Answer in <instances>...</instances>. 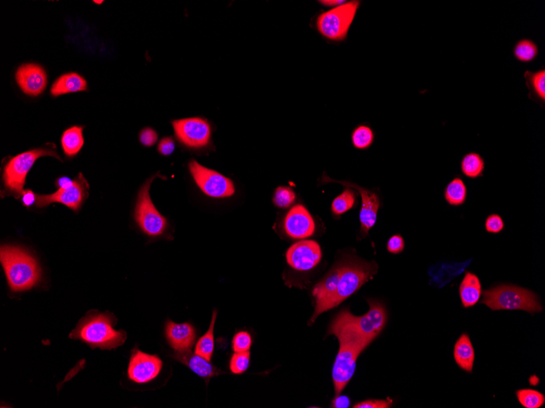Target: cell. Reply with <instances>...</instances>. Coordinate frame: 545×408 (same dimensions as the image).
<instances>
[{"mask_svg":"<svg viewBox=\"0 0 545 408\" xmlns=\"http://www.w3.org/2000/svg\"><path fill=\"white\" fill-rule=\"evenodd\" d=\"M73 183H74V181H71V178L68 177H62L60 178H58V180L56 182L57 187L61 189L68 188L72 186Z\"/></svg>","mask_w":545,"mask_h":408,"instance_id":"b9f144b4","label":"cell"},{"mask_svg":"<svg viewBox=\"0 0 545 408\" xmlns=\"http://www.w3.org/2000/svg\"><path fill=\"white\" fill-rule=\"evenodd\" d=\"M356 204L357 192L350 188H346L345 190L336 197L331 203V212L336 217H340L354 208Z\"/></svg>","mask_w":545,"mask_h":408,"instance_id":"f1b7e54d","label":"cell"},{"mask_svg":"<svg viewBox=\"0 0 545 408\" xmlns=\"http://www.w3.org/2000/svg\"><path fill=\"white\" fill-rule=\"evenodd\" d=\"M168 342L177 352L190 351L195 341V331L190 323L168 321L166 326Z\"/></svg>","mask_w":545,"mask_h":408,"instance_id":"ac0fdd59","label":"cell"},{"mask_svg":"<svg viewBox=\"0 0 545 408\" xmlns=\"http://www.w3.org/2000/svg\"><path fill=\"white\" fill-rule=\"evenodd\" d=\"M340 263V275L338 290L329 303L328 311L333 309L354 295L365 283L373 280L378 272V265L375 261L366 262L353 258Z\"/></svg>","mask_w":545,"mask_h":408,"instance_id":"5b68a950","label":"cell"},{"mask_svg":"<svg viewBox=\"0 0 545 408\" xmlns=\"http://www.w3.org/2000/svg\"><path fill=\"white\" fill-rule=\"evenodd\" d=\"M329 335L338 337L340 344L333 370L335 392L336 395H339L354 377L356 362L361 353L371 342L338 317L329 328Z\"/></svg>","mask_w":545,"mask_h":408,"instance_id":"6da1fadb","label":"cell"},{"mask_svg":"<svg viewBox=\"0 0 545 408\" xmlns=\"http://www.w3.org/2000/svg\"><path fill=\"white\" fill-rule=\"evenodd\" d=\"M405 248V241L402 236L397 234L389 239L387 242V251L393 255H399Z\"/></svg>","mask_w":545,"mask_h":408,"instance_id":"d590c367","label":"cell"},{"mask_svg":"<svg viewBox=\"0 0 545 408\" xmlns=\"http://www.w3.org/2000/svg\"><path fill=\"white\" fill-rule=\"evenodd\" d=\"M113 318L108 314H90L78 323L69 337L88 343L92 348L116 349L125 342V331H116L113 325Z\"/></svg>","mask_w":545,"mask_h":408,"instance_id":"3957f363","label":"cell"},{"mask_svg":"<svg viewBox=\"0 0 545 408\" xmlns=\"http://www.w3.org/2000/svg\"><path fill=\"white\" fill-rule=\"evenodd\" d=\"M16 80L22 92L29 96L37 97L47 87L46 71L36 64H24L16 73Z\"/></svg>","mask_w":545,"mask_h":408,"instance_id":"e0dca14e","label":"cell"},{"mask_svg":"<svg viewBox=\"0 0 545 408\" xmlns=\"http://www.w3.org/2000/svg\"><path fill=\"white\" fill-rule=\"evenodd\" d=\"M22 197V203L25 206L29 207L34 205V203H36L37 195H36L33 191L29 190V189L23 192Z\"/></svg>","mask_w":545,"mask_h":408,"instance_id":"60d3db41","label":"cell"},{"mask_svg":"<svg viewBox=\"0 0 545 408\" xmlns=\"http://www.w3.org/2000/svg\"><path fill=\"white\" fill-rule=\"evenodd\" d=\"M139 139L144 146L151 147L158 141V134L151 128H145L141 132Z\"/></svg>","mask_w":545,"mask_h":408,"instance_id":"74e56055","label":"cell"},{"mask_svg":"<svg viewBox=\"0 0 545 408\" xmlns=\"http://www.w3.org/2000/svg\"><path fill=\"white\" fill-rule=\"evenodd\" d=\"M83 130L82 127L76 126L63 133L62 146L67 156L73 157L81 150L84 143Z\"/></svg>","mask_w":545,"mask_h":408,"instance_id":"484cf974","label":"cell"},{"mask_svg":"<svg viewBox=\"0 0 545 408\" xmlns=\"http://www.w3.org/2000/svg\"><path fill=\"white\" fill-rule=\"evenodd\" d=\"M89 185L82 174L74 181L72 186L66 188H58L56 192L51 195H37L36 206L46 207L53 203H61L71 208L74 211H78L83 203L88 196Z\"/></svg>","mask_w":545,"mask_h":408,"instance_id":"7c38bea8","label":"cell"},{"mask_svg":"<svg viewBox=\"0 0 545 408\" xmlns=\"http://www.w3.org/2000/svg\"><path fill=\"white\" fill-rule=\"evenodd\" d=\"M504 222L497 213L490 215L485 220V229L488 233L499 234L504 230Z\"/></svg>","mask_w":545,"mask_h":408,"instance_id":"e575fe53","label":"cell"},{"mask_svg":"<svg viewBox=\"0 0 545 408\" xmlns=\"http://www.w3.org/2000/svg\"><path fill=\"white\" fill-rule=\"evenodd\" d=\"M393 400H368L355 405L354 408H389L393 406Z\"/></svg>","mask_w":545,"mask_h":408,"instance_id":"8d00e7d4","label":"cell"},{"mask_svg":"<svg viewBox=\"0 0 545 408\" xmlns=\"http://www.w3.org/2000/svg\"><path fill=\"white\" fill-rule=\"evenodd\" d=\"M284 227L287 236L298 240L313 236L316 227L314 218L301 204L292 207L287 213Z\"/></svg>","mask_w":545,"mask_h":408,"instance_id":"2e32d148","label":"cell"},{"mask_svg":"<svg viewBox=\"0 0 545 408\" xmlns=\"http://www.w3.org/2000/svg\"><path fill=\"white\" fill-rule=\"evenodd\" d=\"M175 143L171 137H165L161 139L158 143V149L162 155L170 156L175 150Z\"/></svg>","mask_w":545,"mask_h":408,"instance_id":"f35d334b","label":"cell"},{"mask_svg":"<svg viewBox=\"0 0 545 408\" xmlns=\"http://www.w3.org/2000/svg\"><path fill=\"white\" fill-rule=\"evenodd\" d=\"M350 406V400L345 395H336L333 402H331V407L333 408H348Z\"/></svg>","mask_w":545,"mask_h":408,"instance_id":"ab89813d","label":"cell"},{"mask_svg":"<svg viewBox=\"0 0 545 408\" xmlns=\"http://www.w3.org/2000/svg\"><path fill=\"white\" fill-rule=\"evenodd\" d=\"M516 396L519 404L525 408H539L545 404V396L536 390H518Z\"/></svg>","mask_w":545,"mask_h":408,"instance_id":"4dcf8cb0","label":"cell"},{"mask_svg":"<svg viewBox=\"0 0 545 408\" xmlns=\"http://www.w3.org/2000/svg\"><path fill=\"white\" fill-rule=\"evenodd\" d=\"M176 359L184 363L198 376L202 378H211L220 375L223 372L213 366L209 360L198 354H192L190 351L177 352Z\"/></svg>","mask_w":545,"mask_h":408,"instance_id":"d6986e66","label":"cell"},{"mask_svg":"<svg viewBox=\"0 0 545 408\" xmlns=\"http://www.w3.org/2000/svg\"><path fill=\"white\" fill-rule=\"evenodd\" d=\"M296 201V194L290 188L279 187L276 189L272 202L277 207L285 209L290 207Z\"/></svg>","mask_w":545,"mask_h":408,"instance_id":"1f68e13d","label":"cell"},{"mask_svg":"<svg viewBox=\"0 0 545 408\" xmlns=\"http://www.w3.org/2000/svg\"><path fill=\"white\" fill-rule=\"evenodd\" d=\"M52 156L61 160L57 153L50 147L33 149L13 157L4 171V183L6 191L20 198L23 194L27 174L39 157Z\"/></svg>","mask_w":545,"mask_h":408,"instance_id":"8992f818","label":"cell"},{"mask_svg":"<svg viewBox=\"0 0 545 408\" xmlns=\"http://www.w3.org/2000/svg\"><path fill=\"white\" fill-rule=\"evenodd\" d=\"M320 181L321 184L326 183H340L346 188L354 189L359 194L361 199V206L359 213L361 225L359 239L368 237L371 229L375 226L376 220H378V211L381 207V202L378 194L369 190V189L360 187L356 183L334 181L333 178L326 176V174H324V176L321 178Z\"/></svg>","mask_w":545,"mask_h":408,"instance_id":"8fae6325","label":"cell"},{"mask_svg":"<svg viewBox=\"0 0 545 408\" xmlns=\"http://www.w3.org/2000/svg\"><path fill=\"white\" fill-rule=\"evenodd\" d=\"M321 4L324 5L326 7H338L340 5L345 3V1H338V0H324V1H319Z\"/></svg>","mask_w":545,"mask_h":408,"instance_id":"7bdbcfd3","label":"cell"},{"mask_svg":"<svg viewBox=\"0 0 545 408\" xmlns=\"http://www.w3.org/2000/svg\"><path fill=\"white\" fill-rule=\"evenodd\" d=\"M485 161L479 153L471 152L463 157L460 162V171L465 177L475 180L483 177Z\"/></svg>","mask_w":545,"mask_h":408,"instance_id":"cb8c5ba5","label":"cell"},{"mask_svg":"<svg viewBox=\"0 0 545 408\" xmlns=\"http://www.w3.org/2000/svg\"><path fill=\"white\" fill-rule=\"evenodd\" d=\"M366 301L370 307L366 314L355 316L349 310H344L336 317L353 327L366 339L373 342L384 330L388 318L387 311L380 302L373 298H368Z\"/></svg>","mask_w":545,"mask_h":408,"instance_id":"ba28073f","label":"cell"},{"mask_svg":"<svg viewBox=\"0 0 545 408\" xmlns=\"http://www.w3.org/2000/svg\"><path fill=\"white\" fill-rule=\"evenodd\" d=\"M153 176L148 180L137 197L135 210V220L142 230L151 237L162 235L167 227V221L153 205L150 196L151 184L153 181Z\"/></svg>","mask_w":545,"mask_h":408,"instance_id":"9c48e42d","label":"cell"},{"mask_svg":"<svg viewBox=\"0 0 545 408\" xmlns=\"http://www.w3.org/2000/svg\"><path fill=\"white\" fill-rule=\"evenodd\" d=\"M217 311H213L209 330L202 336L195 346L196 354L205 358L206 360L211 361L214 351V328L216 320Z\"/></svg>","mask_w":545,"mask_h":408,"instance_id":"83f0119b","label":"cell"},{"mask_svg":"<svg viewBox=\"0 0 545 408\" xmlns=\"http://www.w3.org/2000/svg\"><path fill=\"white\" fill-rule=\"evenodd\" d=\"M460 301L464 308L474 307L482 297V283L475 274L467 272L459 287Z\"/></svg>","mask_w":545,"mask_h":408,"instance_id":"ffe728a7","label":"cell"},{"mask_svg":"<svg viewBox=\"0 0 545 408\" xmlns=\"http://www.w3.org/2000/svg\"><path fill=\"white\" fill-rule=\"evenodd\" d=\"M0 260L8 285L14 292L28 290L41 280V271L37 261L22 248L2 246Z\"/></svg>","mask_w":545,"mask_h":408,"instance_id":"7a4b0ae2","label":"cell"},{"mask_svg":"<svg viewBox=\"0 0 545 408\" xmlns=\"http://www.w3.org/2000/svg\"><path fill=\"white\" fill-rule=\"evenodd\" d=\"M250 365V352L235 353L230 360V370L235 374L245 372Z\"/></svg>","mask_w":545,"mask_h":408,"instance_id":"d6a6232c","label":"cell"},{"mask_svg":"<svg viewBox=\"0 0 545 408\" xmlns=\"http://www.w3.org/2000/svg\"><path fill=\"white\" fill-rule=\"evenodd\" d=\"M513 54L519 62L531 63L538 57L539 47L532 39H520L513 47Z\"/></svg>","mask_w":545,"mask_h":408,"instance_id":"4316f807","label":"cell"},{"mask_svg":"<svg viewBox=\"0 0 545 408\" xmlns=\"http://www.w3.org/2000/svg\"><path fill=\"white\" fill-rule=\"evenodd\" d=\"M88 84L83 77L76 73L64 74L58 78L51 89L53 97L62 94L86 91Z\"/></svg>","mask_w":545,"mask_h":408,"instance_id":"603a6c76","label":"cell"},{"mask_svg":"<svg viewBox=\"0 0 545 408\" xmlns=\"http://www.w3.org/2000/svg\"><path fill=\"white\" fill-rule=\"evenodd\" d=\"M360 1L345 2L319 15L317 18V29L324 38L331 41H344L353 24Z\"/></svg>","mask_w":545,"mask_h":408,"instance_id":"52a82bcc","label":"cell"},{"mask_svg":"<svg viewBox=\"0 0 545 408\" xmlns=\"http://www.w3.org/2000/svg\"><path fill=\"white\" fill-rule=\"evenodd\" d=\"M251 344V337L250 333L247 332L242 331L237 332L234 338H233V351L235 353L249 351Z\"/></svg>","mask_w":545,"mask_h":408,"instance_id":"836d02e7","label":"cell"},{"mask_svg":"<svg viewBox=\"0 0 545 408\" xmlns=\"http://www.w3.org/2000/svg\"><path fill=\"white\" fill-rule=\"evenodd\" d=\"M162 367L160 358L134 350L128 365V377L137 383L150 382L160 374Z\"/></svg>","mask_w":545,"mask_h":408,"instance_id":"9a60e30c","label":"cell"},{"mask_svg":"<svg viewBox=\"0 0 545 408\" xmlns=\"http://www.w3.org/2000/svg\"><path fill=\"white\" fill-rule=\"evenodd\" d=\"M352 143L359 150H366L373 146L375 141V134L370 127L360 125L357 127L351 135Z\"/></svg>","mask_w":545,"mask_h":408,"instance_id":"f546056e","label":"cell"},{"mask_svg":"<svg viewBox=\"0 0 545 408\" xmlns=\"http://www.w3.org/2000/svg\"><path fill=\"white\" fill-rule=\"evenodd\" d=\"M467 187L462 178L455 177L444 189V198L448 205L462 206L467 199Z\"/></svg>","mask_w":545,"mask_h":408,"instance_id":"d4e9b609","label":"cell"},{"mask_svg":"<svg viewBox=\"0 0 545 408\" xmlns=\"http://www.w3.org/2000/svg\"><path fill=\"white\" fill-rule=\"evenodd\" d=\"M189 169L194 181L206 195L214 198H224L234 195V183L219 172L211 170L192 160Z\"/></svg>","mask_w":545,"mask_h":408,"instance_id":"30bf717a","label":"cell"},{"mask_svg":"<svg viewBox=\"0 0 545 408\" xmlns=\"http://www.w3.org/2000/svg\"><path fill=\"white\" fill-rule=\"evenodd\" d=\"M94 3H96L100 4V3H103V1H94Z\"/></svg>","mask_w":545,"mask_h":408,"instance_id":"ee69618b","label":"cell"},{"mask_svg":"<svg viewBox=\"0 0 545 408\" xmlns=\"http://www.w3.org/2000/svg\"><path fill=\"white\" fill-rule=\"evenodd\" d=\"M322 250L318 242L301 241L292 245L286 253L289 265L296 271L305 272L313 269L321 262Z\"/></svg>","mask_w":545,"mask_h":408,"instance_id":"5bb4252c","label":"cell"},{"mask_svg":"<svg viewBox=\"0 0 545 408\" xmlns=\"http://www.w3.org/2000/svg\"><path fill=\"white\" fill-rule=\"evenodd\" d=\"M483 304L492 311L541 312L543 307L534 292L512 285H499L483 292Z\"/></svg>","mask_w":545,"mask_h":408,"instance_id":"277c9868","label":"cell"},{"mask_svg":"<svg viewBox=\"0 0 545 408\" xmlns=\"http://www.w3.org/2000/svg\"><path fill=\"white\" fill-rule=\"evenodd\" d=\"M525 83L528 90V99L541 107L545 106V69L524 72Z\"/></svg>","mask_w":545,"mask_h":408,"instance_id":"7402d4cb","label":"cell"},{"mask_svg":"<svg viewBox=\"0 0 545 408\" xmlns=\"http://www.w3.org/2000/svg\"><path fill=\"white\" fill-rule=\"evenodd\" d=\"M454 359L457 365L462 370L472 373L475 361V351L470 337L467 333H463L455 342L454 347Z\"/></svg>","mask_w":545,"mask_h":408,"instance_id":"44dd1931","label":"cell"},{"mask_svg":"<svg viewBox=\"0 0 545 408\" xmlns=\"http://www.w3.org/2000/svg\"><path fill=\"white\" fill-rule=\"evenodd\" d=\"M178 139L187 147L200 148L207 146L211 139V127L205 119L191 118L172 122Z\"/></svg>","mask_w":545,"mask_h":408,"instance_id":"4fadbf2b","label":"cell"}]
</instances>
